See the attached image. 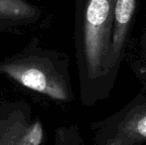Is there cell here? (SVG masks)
<instances>
[{
	"label": "cell",
	"mask_w": 146,
	"mask_h": 145,
	"mask_svg": "<svg viewBox=\"0 0 146 145\" xmlns=\"http://www.w3.org/2000/svg\"><path fill=\"white\" fill-rule=\"evenodd\" d=\"M115 0H76L75 44L80 101L86 107L108 99L115 85L110 64Z\"/></svg>",
	"instance_id": "cell-1"
},
{
	"label": "cell",
	"mask_w": 146,
	"mask_h": 145,
	"mask_svg": "<svg viewBox=\"0 0 146 145\" xmlns=\"http://www.w3.org/2000/svg\"><path fill=\"white\" fill-rule=\"evenodd\" d=\"M70 58L32 37L20 51L0 61V75L27 89L60 103L75 99Z\"/></svg>",
	"instance_id": "cell-2"
},
{
	"label": "cell",
	"mask_w": 146,
	"mask_h": 145,
	"mask_svg": "<svg viewBox=\"0 0 146 145\" xmlns=\"http://www.w3.org/2000/svg\"><path fill=\"white\" fill-rule=\"evenodd\" d=\"M94 145H141L146 142V95H138L111 116L92 125Z\"/></svg>",
	"instance_id": "cell-3"
},
{
	"label": "cell",
	"mask_w": 146,
	"mask_h": 145,
	"mask_svg": "<svg viewBox=\"0 0 146 145\" xmlns=\"http://www.w3.org/2000/svg\"><path fill=\"white\" fill-rule=\"evenodd\" d=\"M44 125L24 101H0V145H42Z\"/></svg>",
	"instance_id": "cell-4"
},
{
	"label": "cell",
	"mask_w": 146,
	"mask_h": 145,
	"mask_svg": "<svg viewBox=\"0 0 146 145\" xmlns=\"http://www.w3.org/2000/svg\"><path fill=\"white\" fill-rule=\"evenodd\" d=\"M47 14L29 0H0V32L25 34L45 25Z\"/></svg>",
	"instance_id": "cell-5"
},
{
	"label": "cell",
	"mask_w": 146,
	"mask_h": 145,
	"mask_svg": "<svg viewBox=\"0 0 146 145\" xmlns=\"http://www.w3.org/2000/svg\"><path fill=\"white\" fill-rule=\"evenodd\" d=\"M136 5L137 0H115L110 51V69L115 77L127 48Z\"/></svg>",
	"instance_id": "cell-6"
},
{
	"label": "cell",
	"mask_w": 146,
	"mask_h": 145,
	"mask_svg": "<svg viewBox=\"0 0 146 145\" xmlns=\"http://www.w3.org/2000/svg\"><path fill=\"white\" fill-rule=\"evenodd\" d=\"M79 128L75 125L62 126L55 130L53 145H83Z\"/></svg>",
	"instance_id": "cell-7"
},
{
	"label": "cell",
	"mask_w": 146,
	"mask_h": 145,
	"mask_svg": "<svg viewBox=\"0 0 146 145\" xmlns=\"http://www.w3.org/2000/svg\"><path fill=\"white\" fill-rule=\"evenodd\" d=\"M140 47H141V52H142V57L146 63V25H145V29H144V33H143L142 39H141Z\"/></svg>",
	"instance_id": "cell-8"
}]
</instances>
